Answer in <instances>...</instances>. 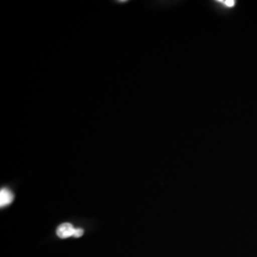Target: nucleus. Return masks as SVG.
Segmentation results:
<instances>
[{
    "label": "nucleus",
    "mask_w": 257,
    "mask_h": 257,
    "mask_svg": "<svg viewBox=\"0 0 257 257\" xmlns=\"http://www.w3.org/2000/svg\"><path fill=\"white\" fill-rule=\"evenodd\" d=\"M84 233L83 229H75L74 226L70 223L61 224L56 230V234L59 238L66 239L69 237H81Z\"/></svg>",
    "instance_id": "1"
},
{
    "label": "nucleus",
    "mask_w": 257,
    "mask_h": 257,
    "mask_svg": "<svg viewBox=\"0 0 257 257\" xmlns=\"http://www.w3.org/2000/svg\"><path fill=\"white\" fill-rule=\"evenodd\" d=\"M218 2H220L222 4H224L227 7H233L235 5V1L234 0H219Z\"/></svg>",
    "instance_id": "3"
},
{
    "label": "nucleus",
    "mask_w": 257,
    "mask_h": 257,
    "mask_svg": "<svg viewBox=\"0 0 257 257\" xmlns=\"http://www.w3.org/2000/svg\"><path fill=\"white\" fill-rule=\"evenodd\" d=\"M14 193L7 188H2L0 191V206L1 208L6 207L14 201Z\"/></svg>",
    "instance_id": "2"
}]
</instances>
